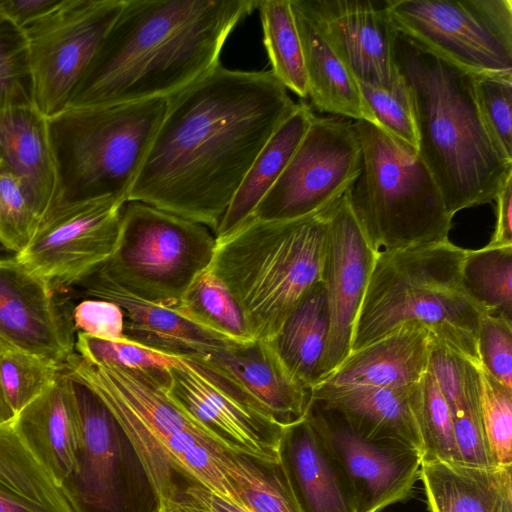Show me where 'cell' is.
Segmentation results:
<instances>
[{"label":"cell","mask_w":512,"mask_h":512,"mask_svg":"<svg viewBox=\"0 0 512 512\" xmlns=\"http://www.w3.org/2000/svg\"><path fill=\"white\" fill-rule=\"evenodd\" d=\"M31 105V77L24 32L0 13V108Z\"/></svg>","instance_id":"obj_39"},{"label":"cell","mask_w":512,"mask_h":512,"mask_svg":"<svg viewBox=\"0 0 512 512\" xmlns=\"http://www.w3.org/2000/svg\"><path fill=\"white\" fill-rule=\"evenodd\" d=\"M0 165L14 174L41 222L56 192L48 118L33 105L0 108Z\"/></svg>","instance_id":"obj_24"},{"label":"cell","mask_w":512,"mask_h":512,"mask_svg":"<svg viewBox=\"0 0 512 512\" xmlns=\"http://www.w3.org/2000/svg\"><path fill=\"white\" fill-rule=\"evenodd\" d=\"M416 387L417 384L406 389L317 384L310 390V400L337 412L354 432L366 439L401 444L422 455L414 407Z\"/></svg>","instance_id":"obj_22"},{"label":"cell","mask_w":512,"mask_h":512,"mask_svg":"<svg viewBox=\"0 0 512 512\" xmlns=\"http://www.w3.org/2000/svg\"><path fill=\"white\" fill-rule=\"evenodd\" d=\"M15 418L13 412L9 407L0 399V424L12 422Z\"/></svg>","instance_id":"obj_50"},{"label":"cell","mask_w":512,"mask_h":512,"mask_svg":"<svg viewBox=\"0 0 512 512\" xmlns=\"http://www.w3.org/2000/svg\"><path fill=\"white\" fill-rule=\"evenodd\" d=\"M258 2L124 0L66 108L172 97L220 64L229 35Z\"/></svg>","instance_id":"obj_2"},{"label":"cell","mask_w":512,"mask_h":512,"mask_svg":"<svg viewBox=\"0 0 512 512\" xmlns=\"http://www.w3.org/2000/svg\"><path fill=\"white\" fill-rule=\"evenodd\" d=\"M58 2L59 0H1L0 13L22 29Z\"/></svg>","instance_id":"obj_47"},{"label":"cell","mask_w":512,"mask_h":512,"mask_svg":"<svg viewBox=\"0 0 512 512\" xmlns=\"http://www.w3.org/2000/svg\"><path fill=\"white\" fill-rule=\"evenodd\" d=\"M63 367L19 349H0V399L16 416L42 394Z\"/></svg>","instance_id":"obj_37"},{"label":"cell","mask_w":512,"mask_h":512,"mask_svg":"<svg viewBox=\"0 0 512 512\" xmlns=\"http://www.w3.org/2000/svg\"><path fill=\"white\" fill-rule=\"evenodd\" d=\"M72 321L76 332L104 340L125 338L124 312L112 301L85 298L72 308Z\"/></svg>","instance_id":"obj_45"},{"label":"cell","mask_w":512,"mask_h":512,"mask_svg":"<svg viewBox=\"0 0 512 512\" xmlns=\"http://www.w3.org/2000/svg\"><path fill=\"white\" fill-rule=\"evenodd\" d=\"M306 415L340 465L357 512H381L409 496L420 474L419 451L366 439L354 432L337 412L311 400Z\"/></svg>","instance_id":"obj_16"},{"label":"cell","mask_w":512,"mask_h":512,"mask_svg":"<svg viewBox=\"0 0 512 512\" xmlns=\"http://www.w3.org/2000/svg\"><path fill=\"white\" fill-rule=\"evenodd\" d=\"M484 433L497 466H512V390L479 367Z\"/></svg>","instance_id":"obj_40"},{"label":"cell","mask_w":512,"mask_h":512,"mask_svg":"<svg viewBox=\"0 0 512 512\" xmlns=\"http://www.w3.org/2000/svg\"><path fill=\"white\" fill-rule=\"evenodd\" d=\"M162 512H212L208 508L190 501L171 502L163 506Z\"/></svg>","instance_id":"obj_49"},{"label":"cell","mask_w":512,"mask_h":512,"mask_svg":"<svg viewBox=\"0 0 512 512\" xmlns=\"http://www.w3.org/2000/svg\"><path fill=\"white\" fill-rule=\"evenodd\" d=\"M328 334V302L325 286L320 281L268 342L289 373L310 391L321 379Z\"/></svg>","instance_id":"obj_30"},{"label":"cell","mask_w":512,"mask_h":512,"mask_svg":"<svg viewBox=\"0 0 512 512\" xmlns=\"http://www.w3.org/2000/svg\"><path fill=\"white\" fill-rule=\"evenodd\" d=\"M200 358L216 362L228 370L281 426L305 416L310 391L289 373L268 341L231 343Z\"/></svg>","instance_id":"obj_26"},{"label":"cell","mask_w":512,"mask_h":512,"mask_svg":"<svg viewBox=\"0 0 512 512\" xmlns=\"http://www.w3.org/2000/svg\"><path fill=\"white\" fill-rule=\"evenodd\" d=\"M480 367L512 390V322L482 313L477 334Z\"/></svg>","instance_id":"obj_43"},{"label":"cell","mask_w":512,"mask_h":512,"mask_svg":"<svg viewBox=\"0 0 512 512\" xmlns=\"http://www.w3.org/2000/svg\"><path fill=\"white\" fill-rule=\"evenodd\" d=\"M290 1L357 81L389 88L398 79V32L386 0Z\"/></svg>","instance_id":"obj_17"},{"label":"cell","mask_w":512,"mask_h":512,"mask_svg":"<svg viewBox=\"0 0 512 512\" xmlns=\"http://www.w3.org/2000/svg\"><path fill=\"white\" fill-rule=\"evenodd\" d=\"M451 414L461 463L479 468L497 466L482 425L480 395Z\"/></svg>","instance_id":"obj_44"},{"label":"cell","mask_w":512,"mask_h":512,"mask_svg":"<svg viewBox=\"0 0 512 512\" xmlns=\"http://www.w3.org/2000/svg\"><path fill=\"white\" fill-rule=\"evenodd\" d=\"M466 252L448 239L378 253L355 321L350 352L403 325L418 324L435 342L479 368L477 334L482 312L462 285Z\"/></svg>","instance_id":"obj_5"},{"label":"cell","mask_w":512,"mask_h":512,"mask_svg":"<svg viewBox=\"0 0 512 512\" xmlns=\"http://www.w3.org/2000/svg\"><path fill=\"white\" fill-rule=\"evenodd\" d=\"M12 424L24 445L59 488L73 469L81 436L63 369L42 394L15 416Z\"/></svg>","instance_id":"obj_25"},{"label":"cell","mask_w":512,"mask_h":512,"mask_svg":"<svg viewBox=\"0 0 512 512\" xmlns=\"http://www.w3.org/2000/svg\"><path fill=\"white\" fill-rule=\"evenodd\" d=\"M256 10L271 72L287 90L306 98L304 55L290 0H262Z\"/></svg>","instance_id":"obj_34"},{"label":"cell","mask_w":512,"mask_h":512,"mask_svg":"<svg viewBox=\"0 0 512 512\" xmlns=\"http://www.w3.org/2000/svg\"><path fill=\"white\" fill-rule=\"evenodd\" d=\"M475 90L484 123L505 158L512 161V76H476Z\"/></svg>","instance_id":"obj_42"},{"label":"cell","mask_w":512,"mask_h":512,"mask_svg":"<svg viewBox=\"0 0 512 512\" xmlns=\"http://www.w3.org/2000/svg\"><path fill=\"white\" fill-rule=\"evenodd\" d=\"M416 419L422 439V462L461 463L449 405L429 371L414 394Z\"/></svg>","instance_id":"obj_36"},{"label":"cell","mask_w":512,"mask_h":512,"mask_svg":"<svg viewBox=\"0 0 512 512\" xmlns=\"http://www.w3.org/2000/svg\"><path fill=\"white\" fill-rule=\"evenodd\" d=\"M4 346H5V345H3V344L0 342V349H1L2 347H4Z\"/></svg>","instance_id":"obj_51"},{"label":"cell","mask_w":512,"mask_h":512,"mask_svg":"<svg viewBox=\"0 0 512 512\" xmlns=\"http://www.w3.org/2000/svg\"><path fill=\"white\" fill-rule=\"evenodd\" d=\"M166 103L66 108L48 118L57 180L51 210L105 197L127 202Z\"/></svg>","instance_id":"obj_7"},{"label":"cell","mask_w":512,"mask_h":512,"mask_svg":"<svg viewBox=\"0 0 512 512\" xmlns=\"http://www.w3.org/2000/svg\"><path fill=\"white\" fill-rule=\"evenodd\" d=\"M124 0H59L22 28L33 106L46 118L64 110Z\"/></svg>","instance_id":"obj_12"},{"label":"cell","mask_w":512,"mask_h":512,"mask_svg":"<svg viewBox=\"0 0 512 512\" xmlns=\"http://www.w3.org/2000/svg\"><path fill=\"white\" fill-rule=\"evenodd\" d=\"M357 83L376 124L397 141L417 152L418 135L412 96L401 73L389 88L359 81Z\"/></svg>","instance_id":"obj_38"},{"label":"cell","mask_w":512,"mask_h":512,"mask_svg":"<svg viewBox=\"0 0 512 512\" xmlns=\"http://www.w3.org/2000/svg\"><path fill=\"white\" fill-rule=\"evenodd\" d=\"M494 201L496 202V225L487 245L510 246L512 245V176L506 180Z\"/></svg>","instance_id":"obj_46"},{"label":"cell","mask_w":512,"mask_h":512,"mask_svg":"<svg viewBox=\"0 0 512 512\" xmlns=\"http://www.w3.org/2000/svg\"><path fill=\"white\" fill-rule=\"evenodd\" d=\"M125 203L105 197L57 206L15 255L52 292L68 293L111 256Z\"/></svg>","instance_id":"obj_15"},{"label":"cell","mask_w":512,"mask_h":512,"mask_svg":"<svg viewBox=\"0 0 512 512\" xmlns=\"http://www.w3.org/2000/svg\"><path fill=\"white\" fill-rule=\"evenodd\" d=\"M278 456L301 512H357L340 465L306 414L284 426Z\"/></svg>","instance_id":"obj_21"},{"label":"cell","mask_w":512,"mask_h":512,"mask_svg":"<svg viewBox=\"0 0 512 512\" xmlns=\"http://www.w3.org/2000/svg\"><path fill=\"white\" fill-rule=\"evenodd\" d=\"M361 171L353 123L314 114L282 174L248 219L285 221L319 212L349 191Z\"/></svg>","instance_id":"obj_14"},{"label":"cell","mask_w":512,"mask_h":512,"mask_svg":"<svg viewBox=\"0 0 512 512\" xmlns=\"http://www.w3.org/2000/svg\"><path fill=\"white\" fill-rule=\"evenodd\" d=\"M76 333L67 302L15 254H0V342L64 367Z\"/></svg>","instance_id":"obj_19"},{"label":"cell","mask_w":512,"mask_h":512,"mask_svg":"<svg viewBox=\"0 0 512 512\" xmlns=\"http://www.w3.org/2000/svg\"><path fill=\"white\" fill-rule=\"evenodd\" d=\"M40 224L20 180L0 165L1 246L19 254L28 246Z\"/></svg>","instance_id":"obj_41"},{"label":"cell","mask_w":512,"mask_h":512,"mask_svg":"<svg viewBox=\"0 0 512 512\" xmlns=\"http://www.w3.org/2000/svg\"><path fill=\"white\" fill-rule=\"evenodd\" d=\"M429 512H512V466L422 462Z\"/></svg>","instance_id":"obj_27"},{"label":"cell","mask_w":512,"mask_h":512,"mask_svg":"<svg viewBox=\"0 0 512 512\" xmlns=\"http://www.w3.org/2000/svg\"><path fill=\"white\" fill-rule=\"evenodd\" d=\"M398 34L476 76H512L511 0H386Z\"/></svg>","instance_id":"obj_11"},{"label":"cell","mask_w":512,"mask_h":512,"mask_svg":"<svg viewBox=\"0 0 512 512\" xmlns=\"http://www.w3.org/2000/svg\"><path fill=\"white\" fill-rule=\"evenodd\" d=\"M80 424L72 471L59 486L72 512H162L138 450L103 399L63 368Z\"/></svg>","instance_id":"obj_10"},{"label":"cell","mask_w":512,"mask_h":512,"mask_svg":"<svg viewBox=\"0 0 512 512\" xmlns=\"http://www.w3.org/2000/svg\"><path fill=\"white\" fill-rule=\"evenodd\" d=\"M68 293L118 304L125 316L124 337L152 349L178 356L205 357L233 343L186 319L173 308L137 297L96 273Z\"/></svg>","instance_id":"obj_20"},{"label":"cell","mask_w":512,"mask_h":512,"mask_svg":"<svg viewBox=\"0 0 512 512\" xmlns=\"http://www.w3.org/2000/svg\"><path fill=\"white\" fill-rule=\"evenodd\" d=\"M396 62L407 82L417 154L436 181L448 212L494 201L512 176V161L490 135L477 102L475 75L420 50L398 34Z\"/></svg>","instance_id":"obj_3"},{"label":"cell","mask_w":512,"mask_h":512,"mask_svg":"<svg viewBox=\"0 0 512 512\" xmlns=\"http://www.w3.org/2000/svg\"><path fill=\"white\" fill-rule=\"evenodd\" d=\"M12 422L0 424V512H72Z\"/></svg>","instance_id":"obj_31"},{"label":"cell","mask_w":512,"mask_h":512,"mask_svg":"<svg viewBox=\"0 0 512 512\" xmlns=\"http://www.w3.org/2000/svg\"><path fill=\"white\" fill-rule=\"evenodd\" d=\"M461 281L482 313L512 322V245L467 250Z\"/></svg>","instance_id":"obj_35"},{"label":"cell","mask_w":512,"mask_h":512,"mask_svg":"<svg viewBox=\"0 0 512 512\" xmlns=\"http://www.w3.org/2000/svg\"><path fill=\"white\" fill-rule=\"evenodd\" d=\"M347 192L333 203L328 217L322 282L328 302L329 334L320 381L350 353L355 321L377 255L357 222Z\"/></svg>","instance_id":"obj_18"},{"label":"cell","mask_w":512,"mask_h":512,"mask_svg":"<svg viewBox=\"0 0 512 512\" xmlns=\"http://www.w3.org/2000/svg\"><path fill=\"white\" fill-rule=\"evenodd\" d=\"M431 343L432 336L424 326L403 325L350 352L318 384L329 387L365 386L387 389L413 387L428 370Z\"/></svg>","instance_id":"obj_23"},{"label":"cell","mask_w":512,"mask_h":512,"mask_svg":"<svg viewBox=\"0 0 512 512\" xmlns=\"http://www.w3.org/2000/svg\"><path fill=\"white\" fill-rule=\"evenodd\" d=\"M173 309L230 342L256 340L243 310L210 265L193 279Z\"/></svg>","instance_id":"obj_33"},{"label":"cell","mask_w":512,"mask_h":512,"mask_svg":"<svg viewBox=\"0 0 512 512\" xmlns=\"http://www.w3.org/2000/svg\"><path fill=\"white\" fill-rule=\"evenodd\" d=\"M64 368L88 384L118 419L152 477L163 506L182 501L192 481L241 506L220 469L227 448L172 401L166 391L167 368L92 364L76 351Z\"/></svg>","instance_id":"obj_4"},{"label":"cell","mask_w":512,"mask_h":512,"mask_svg":"<svg viewBox=\"0 0 512 512\" xmlns=\"http://www.w3.org/2000/svg\"><path fill=\"white\" fill-rule=\"evenodd\" d=\"M215 245L208 227L143 202L127 201L115 248L94 273L137 297L173 308L210 265Z\"/></svg>","instance_id":"obj_9"},{"label":"cell","mask_w":512,"mask_h":512,"mask_svg":"<svg viewBox=\"0 0 512 512\" xmlns=\"http://www.w3.org/2000/svg\"><path fill=\"white\" fill-rule=\"evenodd\" d=\"M291 6L302 43L307 97L311 99L313 106L321 112L376 124L354 76L309 21L292 4Z\"/></svg>","instance_id":"obj_29"},{"label":"cell","mask_w":512,"mask_h":512,"mask_svg":"<svg viewBox=\"0 0 512 512\" xmlns=\"http://www.w3.org/2000/svg\"><path fill=\"white\" fill-rule=\"evenodd\" d=\"M332 205L292 220L248 219L216 239L210 267L243 310L256 340L271 341L322 281Z\"/></svg>","instance_id":"obj_6"},{"label":"cell","mask_w":512,"mask_h":512,"mask_svg":"<svg viewBox=\"0 0 512 512\" xmlns=\"http://www.w3.org/2000/svg\"><path fill=\"white\" fill-rule=\"evenodd\" d=\"M296 104L271 70L217 65L167 99L127 201L215 235L254 159Z\"/></svg>","instance_id":"obj_1"},{"label":"cell","mask_w":512,"mask_h":512,"mask_svg":"<svg viewBox=\"0 0 512 512\" xmlns=\"http://www.w3.org/2000/svg\"><path fill=\"white\" fill-rule=\"evenodd\" d=\"M0 3H1V0H0Z\"/></svg>","instance_id":"obj_52"},{"label":"cell","mask_w":512,"mask_h":512,"mask_svg":"<svg viewBox=\"0 0 512 512\" xmlns=\"http://www.w3.org/2000/svg\"><path fill=\"white\" fill-rule=\"evenodd\" d=\"M167 372V394L209 436L233 452L279 460L284 427L223 366L200 357L178 356Z\"/></svg>","instance_id":"obj_13"},{"label":"cell","mask_w":512,"mask_h":512,"mask_svg":"<svg viewBox=\"0 0 512 512\" xmlns=\"http://www.w3.org/2000/svg\"><path fill=\"white\" fill-rule=\"evenodd\" d=\"M362 171L347 192L353 213L378 254L448 240L453 216L417 152L378 125L353 122Z\"/></svg>","instance_id":"obj_8"},{"label":"cell","mask_w":512,"mask_h":512,"mask_svg":"<svg viewBox=\"0 0 512 512\" xmlns=\"http://www.w3.org/2000/svg\"><path fill=\"white\" fill-rule=\"evenodd\" d=\"M186 500L196 502L212 512H253L223 499L197 481L187 486L182 501Z\"/></svg>","instance_id":"obj_48"},{"label":"cell","mask_w":512,"mask_h":512,"mask_svg":"<svg viewBox=\"0 0 512 512\" xmlns=\"http://www.w3.org/2000/svg\"><path fill=\"white\" fill-rule=\"evenodd\" d=\"M220 469L242 507L253 512H301L280 460L227 449L220 458Z\"/></svg>","instance_id":"obj_32"},{"label":"cell","mask_w":512,"mask_h":512,"mask_svg":"<svg viewBox=\"0 0 512 512\" xmlns=\"http://www.w3.org/2000/svg\"><path fill=\"white\" fill-rule=\"evenodd\" d=\"M314 116L310 106L298 102L254 159L235 192L215 233L221 238L242 225L282 174Z\"/></svg>","instance_id":"obj_28"}]
</instances>
